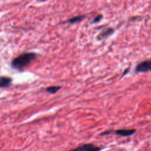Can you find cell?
I'll use <instances>...</instances> for the list:
<instances>
[{"label":"cell","mask_w":151,"mask_h":151,"mask_svg":"<svg viewBox=\"0 0 151 151\" xmlns=\"http://www.w3.org/2000/svg\"><path fill=\"white\" fill-rule=\"evenodd\" d=\"M102 18V15H98L94 20V22H97L99 21H100L101 20V19Z\"/></svg>","instance_id":"ba28073f"},{"label":"cell","mask_w":151,"mask_h":151,"mask_svg":"<svg viewBox=\"0 0 151 151\" xmlns=\"http://www.w3.org/2000/svg\"><path fill=\"white\" fill-rule=\"evenodd\" d=\"M83 18V17H76V18H72L70 22L73 23V22H77L80 20H81V19Z\"/></svg>","instance_id":"52a82bcc"},{"label":"cell","mask_w":151,"mask_h":151,"mask_svg":"<svg viewBox=\"0 0 151 151\" xmlns=\"http://www.w3.org/2000/svg\"><path fill=\"white\" fill-rule=\"evenodd\" d=\"M35 56V54L32 52L22 54L13 60L12 61V66L17 70H21L26 67L32 60H34Z\"/></svg>","instance_id":"6da1fadb"},{"label":"cell","mask_w":151,"mask_h":151,"mask_svg":"<svg viewBox=\"0 0 151 151\" xmlns=\"http://www.w3.org/2000/svg\"><path fill=\"white\" fill-rule=\"evenodd\" d=\"M100 150L99 147L95 146L93 144L88 143L81 145L70 151H99Z\"/></svg>","instance_id":"7a4b0ae2"},{"label":"cell","mask_w":151,"mask_h":151,"mask_svg":"<svg viewBox=\"0 0 151 151\" xmlns=\"http://www.w3.org/2000/svg\"><path fill=\"white\" fill-rule=\"evenodd\" d=\"M136 132L135 129H120L116 131V134L117 135L122 136H130L133 135Z\"/></svg>","instance_id":"5b68a950"},{"label":"cell","mask_w":151,"mask_h":151,"mask_svg":"<svg viewBox=\"0 0 151 151\" xmlns=\"http://www.w3.org/2000/svg\"><path fill=\"white\" fill-rule=\"evenodd\" d=\"M136 71L145 73L151 71V61H145L140 63L136 68Z\"/></svg>","instance_id":"3957f363"},{"label":"cell","mask_w":151,"mask_h":151,"mask_svg":"<svg viewBox=\"0 0 151 151\" xmlns=\"http://www.w3.org/2000/svg\"><path fill=\"white\" fill-rule=\"evenodd\" d=\"M12 78L9 77H0V88H5L9 87L12 83Z\"/></svg>","instance_id":"277c9868"},{"label":"cell","mask_w":151,"mask_h":151,"mask_svg":"<svg viewBox=\"0 0 151 151\" xmlns=\"http://www.w3.org/2000/svg\"><path fill=\"white\" fill-rule=\"evenodd\" d=\"M60 88H61L60 86H52L47 87L46 90L47 92H48L50 94H54V93H56Z\"/></svg>","instance_id":"8992f818"}]
</instances>
